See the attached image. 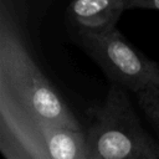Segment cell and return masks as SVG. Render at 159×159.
<instances>
[{"mask_svg": "<svg viewBox=\"0 0 159 159\" xmlns=\"http://www.w3.org/2000/svg\"><path fill=\"white\" fill-rule=\"evenodd\" d=\"M0 150L7 159H89L86 132L0 14Z\"/></svg>", "mask_w": 159, "mask_h": 159, "instance_id": "cell-1", "label": "cell"}, {"mask_svg": "<svg viewBox=\"0 0 159 159\" xmlns=\"http://www.w3.org/2000/svg\"><path fill=\"white\" fill-rule=\"evenodd\" d=\"M89 159H159V142L142 125L127 89L111 83L104 101L88 109Z\"/></svg>", "mask_w": 159, "mask_h": 159, "instance_id": "cell-2", "label": "cell"}, {"mask_svg": "<svg viewBox=\"0 0 159 159\" xmlns=\"http://www.w3.org/2000/svg\"><path fill=\"white\" fill-rule=\"evenodd\" d=\"M77 39L111 83L133 93L154 83L159 65L134 48L117 27L102 32L77 31Z\"/></svg>", "mask_w": 159, "mask_h": 159, "instance_id": "cell-3", "label": "cell"}, {"mask_svg": "<svg viewBox=\"0 0 159 159\" xmlns=\"http://www.w3.org/2000/svg\"><path fill=\"white\" fill-rule=\"evenodd\" d=\"M125 10L123 0H72L67 7L77 31L102 32L116 27Z\"/></svg>", "mask_w": 159, "mask_h": 159, "instance_id": "cell-4", "label": "cell"}, {"mask_svg": "<svg viewBox=\"0 0 159 159\" xmlns=\"http://www.w3.org/2000/svg\"><path fill=\"white\" fill-rule=\"evenodd\" d=\"M134 94L142 112L159 137V86L150 83Z\"/></svg>", "mask_w": 159, "mask_h": 159, "instance_id": "cell-5", "label": "cell"}, {"mask_svg": "<svg viewBox=\"0 0 159 159\" xmlns=\"http://www.w3.org/2000/svg\"><path fill=\"white\" fill-rule=\"evenodd\" d=\"M125 10L133 9H149L159 10V0H123Z\"/></svg>", "mask_w": 159, "mask_h": 159, "instance_id": "cell-6", "label": "cell"}, {"mask_svg": "<svg viewBox=\"0 0 159 159\" xmlns=\"http://www.w3.org/2000/svg\"><path fill=\"white\" fill-rule=\"evenodd\" d=\"M154 83L159 86V66H158V70H157V73H155V77H154Z\"/></svg>", "mask_w": 159, "mask_h": 159, "instance_id": "cell-7", "label": "cell"}]
</instances>
